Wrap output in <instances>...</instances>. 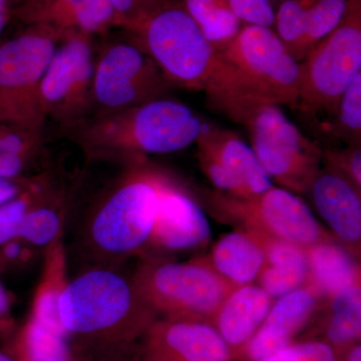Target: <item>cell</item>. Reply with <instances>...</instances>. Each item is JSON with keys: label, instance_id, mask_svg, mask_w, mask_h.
Masks as SVG:
<instances>
[{"label": "cell", "instance_id": "obj_1", "mask_svg": "<svg viewBox=\"0 0 361 361\" xmlns=\"http://www.w3.org/2000/svg\"><path fill=\"white\" fill-rule=\"evenodd\" d=\"M59 318L73 355L89 361H132L137 342L158 317L114 268H90L68 280Z\"/></svg>", "mask_w": 361, "mask_h": 361}, {"label": "cell", "instance_id": "obj_2", "mask_svg": "<svg viewBox=\"0 0 361 361\" xmlns=\"http://www.w3.org/2000/svg\"><path fill=\"white\" fill-rule=\"evenodd\" d=\"M130 33L169 84L205 92L230 120L242 125L252 109L263 104L206 39L182 2L170 0Z\"/></svg>", "mask_w": 361, "mask_h": 361}, {"label": "cell", "instance_id": "obj_3", "mask_svg": "<svg viewBox=\"0 0 361 361\" xmlns=\"http://www.w3.org/2000/svg\"><path fill=\"white\" fill-rule=\"evenodd\" d=\"M203 122L186 104L161 99L135 108L97 115L71 128L92 158L170 154L196 142Z\"/></svg>", "mask_w": 361, "mask_h": 361}, {"label": "cell", "instance_id": "obj_4", "mask_svg": "<svg viewBox=\"0 0 361 361\" xmlns=\"http://www.w3.org/2000/svg\"><path fill=\"white\" fill-rule=\"evenodd\" d=\"M161 171L135 161L99 199L85 224V241L104 261L139 253L153 231Z\"/></svg>", "mask_w": 361, "mask_h": 361}, {"label": "cell", "instance_id": "obj_5", "mask_svg": "<svg viewBox=\"0 0 361 361\" xmlns=\"http://www.w3.org/2000/svg\"><path fill=\"white\" fill-rule=\"evenodd\" d=\"M135 288L158 317L212 322L234 289L206 258L187 262L149 259L132 277Z\"/></svg>", "mask_w": 361, "mask_h": 361}, {"label": "cell", "instance_id": "obj_6", "mask_svg": "<svg viewBox=\"0 0 361 361\" xmlns=\"http://www.w3.org/2000/svg\"><path fill=\"white\" fill-rule=\"evenodd\" d=\"M61 37L51 26L35 25L0 44V123L44 132L40 87Z\"/></svg>", "mask_w": 361, "mask_h": 361}, {"label": "cell", "instance_id": "obj_7", "mask_svg": "<svg viewBox=\"0 0 361 361\" xmlns=\"http://www.w3.org/2000/svg\"><path fill=\"white\" fill-rule=\"evenodd\" d=\"M360 73L361 0H349L339 25L300 61L297 110L330 120L344 90Z\"/></svg>", "mask_w": 361, "mask_h": 361}, {"label": "cell", "instance_id": "obj_8", "mask_svg": "<svg viewBox=\"0 0 361 361\" xmlns=\"http://www.w3.org/2000/svg\"><path fill=\"white\" fill-rule=\"evenodd\" d=\"M242 125L272 183L298 196L307 194L322 169V146L306 137L277 104H257Z\"/></svg>", "mask_w": 361, "mask_h": 361}, {"label": "cell", "instance_id": "obj_9", "mask_svg": "<svg viewBox=\"0 0 361 361\" xmlns=\"http://www.w3.org/2000/svg\"><path fill=\"white\" fill-rule=\"evenodd\" d=\"M204 198L218 219L238 225L241 229L303 248L320 242L336 241L298 195L275 185L250 198H239L217 190H205Z\"/></svg>", "mask_w": 361, "mask_h": 361}, {"label": "cell", "instance_id": "obj_10", "mask_svg": "<svg viewBox=\"0 0 361 361\" xmlns=\"http://www.w3.org/2000/svg\"><path fill=\"white\" fill-rule=\"evenodd\" d=\"M221 54L259 101L297 110L300 63L272 27L242 25Z\"/></svg>", "mask_w": 361, "mask_h": 361}, {"label": "cell", "instance_id": "obj_11", "mask_svg": "<svg viewBox=\"0 0 361 361\" xmlns=\"http://www.w3.org/2000/svg\"><path fill=\"white\" fill-rule=\"evenodd\" d=\"M170 84L137 44L106 47L94 66L92 99L102 114L115 113L165 97Z\"/></svg>", "mask_w": 361, "mask_h": 361}, {"label": "cell", "instance_id": "obj_12", "mask_svg": "<svg viewBox=\"0 0 361 361\" xmlns=\"http://www.w3.org/2000/svg\"><path fill=\"white\" fill-rule=\"evenodd\" d=\"M47 66L40 87V104L45 118L65 128L84 121L92 103L94 54L90 37L66 33Z\"/></svg>", "mask_w": 361, "mask_h": 361}, {"label": "cell", "instance_id": "obj_13", "mask_svg": "<svg viewBox=\"0 0 361 361\" xmlns=\"http://www.w3.org/2000/svg\"><path fill=\"white\" fill-rule=\"evenodd\" d=\"M195 142L202 172L217 191L250 198L273 186L251 146L232 130L203 123Z\"/></svg>", "mask_w": 361, "mask_h": 361}, {"label": "cell", "instance_id": "obj_14", "mask_svg": "<svg viewBox=\"0 0 361 361\" xmlns=\"http://www.w3.org/2000/svg\"><path fill=\"white\" fill-rule=\"evenodd\" d=\"M215 327L203 320L157 317L135 346L132 361H234Z\"/></svg>", "mask_w": 361, "mask_h": 361}, {"label": "cell", "instance_id": "obj_15", "mask_svg": "<svg viewBox=\"0 0 361 361\" xmlns=\"http://www.w3.org/2000/svg\"><path fill=\"white\" fill-rule=\"evenodd\" d=\"M211 235L210 223L200 204L161 172L158 209L146 249L161 253L194 250L206 246Z\"/></svg>", "mask_w": 361, "mask_h": 361}, {"label": "cell", "instance_id": "obj_16", "mask_svg": "<svg viewBox=\"0 0 361 361\" xmlns=\"http://www.w3.org/2000/svg\"><path fill=\"white\" fill-rule=\"evenodd\" d=\"M334 239L360 258L361 191L343 176L320 169L308 193Z\"/></svg>", "mask_w": 361, "mask_h": 361}, {"label": "cell", "instance_id": "obj_17", "mask_svg": "<svg viewBox=\"0 0 361 361\" xmlns=\"http://www.w3.org/2000/svg\"><path fill=\"white\" fill-rule=\"evenodd\" d=\"M320 297L308 285L279 297L237 360L260 361L295 342L317 310Z\"/></svg>", "mask_w": 361, "mask_h": 361}, {"label": "cell", "instance_id": "obj_18", "mask_svg": "<svg viewBox=\"0 0 361 361\" xmlns=\"http://www.w3.org/2000/svg\"><path fill=\"white\" fill-rule=\"evenodd\" d=\"M13 16L28 25H47L65 35H90L116 26L115 9L110 0H25L13 9Z\"/></svg>", "mask_w": 361, "mask_h": 361}, {"label": "cell", "instance_id": "obj_19", "mask_svg": "<svg viewBox=\"0 0 361 361\" xmlns=\"http://www.w3.org/2000/svg\"><path fill=\"white\" fill-rule=\"evenodd\" d=\"M258 285L233 289L224 299L211 322L237 360L251 337L264 322L274 303Z\"/></svg>", "mask_w": 361, "mask_h": 361}, {"label": "cell", "instance_id": "obj_20", "mask_svg": "<svg viewBox=\"0 0 361 361\" xmlns=\"http://www.w3.org/2000/svg\"><path fill=\"white\" fill-rule=\"evenodd\" d=\"M209 264L234 288L253 284L265 264V252L257 235L238 229L214 244Z\"/></svg>", "mask_w": 361, "mask_h": 361}, {"label": "cell", "instance_id": "obj_21", "mask_svg": "<svg viewBox=\"0 0 361 361\" xmlns=\"http://www.w3.org/2000/svg\"><path fill=\"white\" fill-rule=\"evenodd\" d=\"M252 232L257 235L265 252L264 267L256 280L258 286L275 299L307 285L306 248L261 233Z\"/></svg>", "mask_w": 361, "mask_h": 361}, {"label": "cell", "instance_id": "obj_22", "mask_svg": "<svg viewBox=\"0 0 361 361\" xmlns=\"http://www.w3.org/2000/svg\"><path fill=\"white\" fill-rule=\"evenodd\" d=\"M307 285L320 299H329L339 291L360 282V265L345 247L337 241L320 242L306 248Z\"/></svg>", "mask_w": 361, "mask_h": 361}, {"label": "cell", "instance_id": "obj_23", "mask_svg": "<svg viewBox=\"0 0 361 361\" xmlns=\"http://www.w3.org/2000/svg\"><path fill=\"white\" fill-rule=\"evenodd\" d=\"M68 282L66 252L63 240L59 239L45 249L44 269L35 289L30 316L66 341V332L59 318V303Z\"/></svg>", "mask_w": 361, "mask_h": 361}, {"label": "cell", "instance_id": "obj_24", "mask_svg": "<svg viewBox=\"0 0 361 361\" xmlns=\"http://www.w3.org/2000/svg\"><path fill=\"white\" fill-rule=\"evenodd\" d=\"M329 315L323 339L336 350L338 358L344 351L360 341L361 283L339 291L327 299Z\"/></svg>", "mask_w": 361, "mask_h": 361}, {"label": "cell", "instance_id": "obj_25", "mask_svg": "<svg viewBox=\"0 0 361 361\" xmlns=\"http://www.w3.org/2000/svg\"><path fill=\"white\" fill-rule=\"evenodd\" d=\"M8 349L16 361H63L77 358L63 337L30 316Z\"/></svg>", "mask_w": 361, "mask_h": 361}, {"label": "cell", "instance_id": "obj_26", "mask_svg": "<svg viewBox=\"0 0 361 361\" xmlns=\"http://www.w3.org/2000/svg\"><path fill=\"white\" fill-rule=\"evenodd\" d=\"M180 2L206 39L220 54L243 25L225 0H182Z\"/></svg>", "mask_w": 361, "mask_h": 361}, {"label": "cell", "instance_id": "obj_27", "mask_svg": "<svg viewBox=\"0 0 361 361\" xmlns=\"http://www.w3.org/2000/svg\"><path fill=\"white\" fill-rule=\"evenodd\" d=\"M42 146V133L0 123V178L21 180Z\"/></svg>", "mask_w": 361, "mask_h": 361}, {"label": "cell", "instance_id": "obj_28", "mask_svg": "<svg viewBox=\"0 0 361 361\" xmlns=\"http://www.w3.org/2000/svg\"><path fill=\"white\" fill-rule=\"evenodd\" d=\"M51 193L28 210L18 231V238L35 249H47L61 239L65 209L61 198Z\"/></svg>", "mask_w": 361, "mask_h": 361}, {"label": "cell", "instance_id": "obj_29", "mask_svg": "<svg viewBox=\"0 0 361 361\" xmlns=\"http://www.w3.org/2000/svg\"><path fill=\"white\" fill-rule=\"evenodd\" d=\"M325 123L330 137L345 147H361V73L344 90L334 116Z\"/></svg>", "mask_w": 361, "mask_h": 361}, {"label": "cell", "instance_id": "obj_30", "mask_svg": "<svg viewBox=\"0 0 361 361\" xmlns=\"http://www.w3.org/2000/svg\"><path fill=\"white\" fill-rule=\"evenodd\" d=\"M51 192L47 178H35L27 180L23 191L16 198L0 206V246L18 238L25 214Z\"/></svg>", "mask_w": 361, "mask_h": 361}, {"label": "cell", "instance_id": "obj_31", "mask_svg": "<svg viewBox=\"0 0 361 361\" xmlns=\"http://www.w3.org/2000/svg\"><path fill=\"white\" fill-rule=\"evenodd\" d=\"M349 0H316L306 16L305 27L300 47L298 61L320 40L329 35L343 18Z\"/></svg>", "mask_w": 361, "mask_h": 361}, {"label": "cell", "instance_id": "obj_32", "mask_svg": "<svg viewBox=\"0 0 361 361\" xmlns=\"http://www.w3.org/2000/svg\"><path fill=\"white\" fill-rule=\"evenodd\" d=\"M260 361H339L336 350L324 341L293 342Z\"/></svg>", "mask_w": 361, "mask_h": 361}, {"label": "cell", "instance_id": "obj_33", "mask_svg": "<svg viewBox=\"0 0 361 361\" xmlns=\"http://www.w3.org/2000/svg\"><path fill=\"white\" fill-rule=\"evenodd\" d=\"M115 9L116 26L132 32L163 8L170 0H110Z\"/></svg>", "mask_w": 361, "mask_h": 361}, {"label": "cell", "instance_id": "obj_34", "mask_svg": "<svg viewBox=\"0 0 361 361\" xmlns=\"http://www.w3.org/2000/svg\"><path fill=\"white\" fill-rule=\"evenodd\" d=\"M322 161L361 191V147L322 149Z\"/></svg>", "mask_w": 361, "mask_h": 361}, {"label": "cell", "instance_id": "obj_35", "mask_svg": "<svg viewBox=\"0 0 361 361\" xmlns=\"http://www.w3.org/2000/svg\"><path fill=\"white\" fill-rule=\"evenodd\" d=\"M243 25L273 27L275 11L268 0H225Z\"/></svg>", "mask_w": 361, "mask_h": 361}, {"label": "cell", "instance_id": "obj_36", "mask_svg": "<svg viewBox=\"0 0 361 361\" xmlns=\"http://www.w3.org/2000/svg\"><path fill=\"white\" fill-rule=\"evenodd\" d=\"M37 249L27 245L23 240L14 238L0 246V271L20 268L27 265L35 258Z\"/></svg>", "mask_w": 361, "mask_h": 361}, {"label": "cell", "instance_id": "obj_37", "mask_svg": "<svg viewBox=\"0 0 361 361\" xmlns=\"http://www.w3.org/2000/svg\"><path fill=\"white\" fill-rule=\"evenodd\" d=\"M13 326L11 295L4 284L0 282V334L9 331Z\"/></svg>", "mask_w": 361, "mask_h": 361}, {"label": "cell", "instance_id": "obj_38", "mask_svg": "<svg viewBox=\"0 0 361 361\" xmlns=\"http://www.w3.org/2000/svg\"><path fill=\"white\" fill-rule=\"evenodd\" d=\"M27 179L6 180L0 178V206L16 198L25 188Z\"/></svg>", "mask_w": 361, "mask_h": 361}, {"label": "cell", "instance_id": "obj_39", "mask_svg": "<svg viewBox=\"0 0 361 361\" xmlns=\"http://www.w3.org/2000/svg\"><path fill=\"white\" fill-rule=\"evenodd\" d=\"M11 16H13V8L11 6L0 8V37H1L2 33L8 25Z\"/></svg>", "mask_w": 361, "mask_h": 361}, {"label": "cell", "instance_id": "obj_40", "mask_svg": "<svg viewBox=\"0 0 361 361\" xmlns=\"http://www.w3.org/2000/svg\"><path fill=\"white\" fill-rule=\"evenodd\" d=\"M0 361H16L9 349H0Z\"/></svg>", "mask_w": 361, "mask_h": 361}, {"label": "cell", "instance_id": "obj_41", "mask_svg": "<svg viewBox=\"0 0 361 361\" xmlns=\"http://www.w3.org/2000/svg\"><path fill=\"white\" fill-rule=\"evenodd\" d=\"M11 6V0H0V8Z\"/></svg>", "mask_w": 361, "mask_h": 361}, {"label": "cell", "instance_id": "obj_42", "mask_svg": "<svg viewBox=\"0 0 361 361\" xmlns=\"http://www.w3.org/2000/svg\"><path fill=\"white\" fill-rule=\"evenodd\" d=\"M268 1H269L270 4H272V6H273V4H279L280 2L283 1V0H268Z\"/></svg>", "mask_w": 361, "mask_h": 361}, {"label": "cell", "instance_id": "obj_43", "mask_svg": "<svg viewBox=\"0 0 361 361\" xmlns=\"http://www.w3.org/2000/svg\"><path fill=\"white\" fill-rule=\"evenodd\" d=\"M63 361H89V360H80V358H75V360H63Z\"/></svg>", "mask_w": 361, "mask_h": 361}, {"label": "cell", "instance_id": "obj_44", "mask_svg": "<svg viewBox=\"0 0 361 361\" xmlns=\"http://www.w3.org/2000/svg\"><path fill=\"white\" fill-rule=\"evenodd\" d=\"M28 1H32V0H28Z\"/></svg>", "mask_w": 361, "mask_h": 361}]
</instances>
